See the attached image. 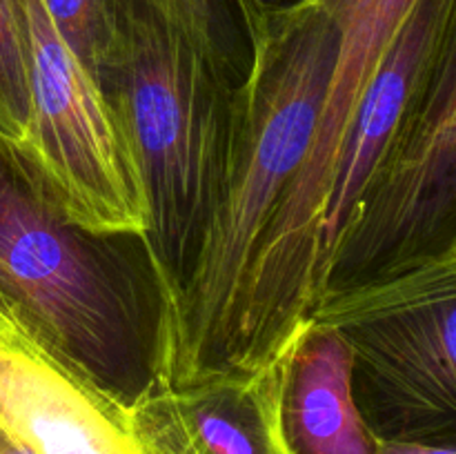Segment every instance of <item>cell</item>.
Returning <instances> with one entry per match:
<instances>
[{
  "instance_id": "6da1fadb",
  "label": "cell",
  "mask_w": 456,
  "mask_h": 454,
  "mask_svg": "<svg viewBox=\"0 0 456 454\" xmlns=\"http://www.w3.org/2000/svg\"><path fill=\"white\" fill-rule=\"evenodd\" d=\"M245 38L221 199L181 296L156 319L151 377L174 387L230 369L258 243L305 158L337 53L314 0L258 18Z\"/></svg>"
},
{
  "instance_id": "8fae6325",
  "label": "cell",
  "mask_w": 456,
  "mask_h": 454,
  "mask_svg": "<svg viewBox=\"0 0 456 454\" xmlns=\"http://www.w3.org/2000/svg\"><path fill=\"white\" fill-rule=\"evenodd\" d=\"M31 114L29 0H0V141L22 150Z\"/></svg>"
},
{
  "instance_id": "277c9868",
  "label": "cell",
  "mask_w": 456,
  "mask_h": 454,
  "mask_svg": "<svg viewBox=\"0 0 456 454\" xmlns=\"http://www.w3.org/2000/svg\"><path fill=\"white\" fill-rule=\"evenodd\" d=\"M307 316L350 347L356 408L377 439L456 445V245L325 292Z\"/></svg>"
},
{
  "instance_id": "3957f363",
  "label": "cell",
  "mask_w": 456,
  "mask_h": 454,
  "mask_svg": "<svg viewBox=\"0 0 456 454\" xmlns=\"http://www.w3.org/2000/svg\"><path fill=\"white\" fill-rule=\"evenodd\" d=\"M111 239L71 227L0 141V289L83 372L125 401L150 381L156 325Z\"/></svg>"
},
{
  "instance_id": "9a60e30c",
  "label": "cell",
  "mask_w": 456,
  "mask_h": 454,
  "mask_svg": "<svg viewBox=\"0 0 456 454\" xmlns=\"http://www.w3.org/2000/svg\"><path fill=\"white\" fill-rule=\"evenodd\" d=\"M0 454H25L3 430H0Z\"/></svg>"
},
{
  "instance_id": "52a82bcc",
  "label": "cell",
  "mask_w": 456,
  "mask_h": 454,
  "mask_svg": "<svg viewBox=\"0 0 456 454\" xmlns=\"http://www.w3.org/2000/svg\"><path fill=\"white\" fill-rule=\"evenodd\" d=\"M129 401L71 363L0 289V430L25 454H142Z\"/></svg>"
},
{
  "instance_id": "5b68a950",
  "label": "cell",
  "mask_w": 456,
  "mask_h": 454,
  "mask_svg": "<svg viewBox=\"0 0 456 454\" xmlns=\"http://www.w3.org/2000/svg\"><path fill=\"white\" fill-rule=\"evenodd\" d=\"M29 22L31 114L18 154L71 227L142 243L145 191L101 83L62 43L40 0H29Z\"/></svg>"
},
{
  "instance_id": "4fadbf2b",
  "label": "cell",
  "mask_w": 456,
  "mask_h": 454,
  "mask_svg": "<svg viewBox=\"0 0 456 454\" xmlns=\"http://www.w3.org/2000/svg\"><path fill=\"white\" fill-rule=\"evenodd\" d=\"M301 3H305V0H232L243 29L248 25H252V22H256L258 18L267 16V13L283 12V9L297 7Z\"/></svg>"
},
{
  "instance_id": "8992f818",
  "label": "cell",
  "mask_w": 456,
  "mask_h": 454,
  "mask_svg": "<svg viewBox=\"0 0 456 454\" xmlns=\"http://www.w3.org/2000/svg\"><path fill=\"white\" fill-rule=\"evenodd\" d=\"M454 227L456 43L441 53L343 218L316 301L452 247Z\"/></svg>"
},
{
  "instance_id": "7c38bea8",
  "label": "cell",
  "mask_w": 456,
  "mask_h": 454,
  "mask_svg": "<svg viewBox=\"0 0 456 454\" xmlns=\"http://www.w3.org/2000/svg\"><path fill=\"white\" fill-rule=\"evenodd\" d=\"M69 52L98 76L120 34L125 0H40Z\"/></svg>"
},
{
  "instance_id": "7a4b0ae2",
  "label": "cell",
  "mask_w": 456,
  "mask_h": 454,
  "mask_svg": "<svg viewBox=\"0 0 456 454\" xmlns=\"http://www.w3.org/2000/svg\"><path fill=\"white\" fill-rule=\"evenodd\" d=\"M96 78L145 191L141 247L159 319L181 296L221 199L236 87L145 0H125L118 43Z\"/></svg>"
},
{
  "instance_id": "ba28073f",
  "label": "cell",
  "mask_w": 456,
  "mask_h": 454,
  "mask_svg": "<svg viewBox=\"0 0 456 454\" xmlns=\"http://www.w3.org/2000/svg\"><path fill=\"white\" fill-rule=\"evenodd\" d=\"M283 347L256 369H223L190 385L150 381L127 412L142 454H283L276 403Z\"/></svg>"
},
{
  "instance_id": "5bb4252c",
  "label": "cell",
  "mask_w": 456,
  "mask_h": 454,
  "mask_svg": "<svg viewBox=\"0 0 456 454\" xmlns=\"http://www.w3.org/2000/svg\"><path fill=\"white\" fill-rule=\"evenodd\" d=\"M374 454H456L454 443H423V441L379 439Z\"/></svg>"
},
{
  "instance_id": "9c48e42d",
  "label": "cell",
  "mask_w": 456,
  "mask_h": 454,
  "mask_svg": "<svg viewBox=\"0 0 456 454\" xmlns=\"http://www.w3.org/2000/svg\"><path fill=\"white\" fill-rule=\"evenodd\" d=\"M352 352L341 334L310 316L283 345L276 430L283 454H374L352 390Z\"/></svg>"
},
{
  "instance_id": "30bf717a",
  "label": "cell",
  "mask_w": 456,
  "mask_h": 454,
  "mask_svg": "<svg viewBox=\"0 0 456 454\" xmlns=\"http://www.w3.org/2000/svg\"><path fill=\"white\" fill-rule=\"evenodd\" d=\"M169 25L176 27L205 61L230 85L248 71L249 52L243 49V25L232 0H145ZM248 40V38H245Z\"/></svg>"
}]
</instances>
